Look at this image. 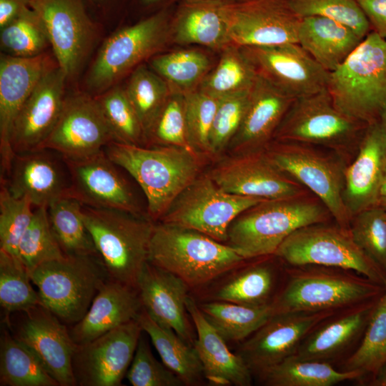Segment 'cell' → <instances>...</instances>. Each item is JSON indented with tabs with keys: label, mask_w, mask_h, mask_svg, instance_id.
Returning a JSON list of instances; mask_svg holds the SVG:
<instances>
[{
	"label": "cell",
	"mask_w": 386,
	"mask_h": 386,
	"mask_svg": "<svg viewBox=\"0 0 386 386\" xmlns=\"http://www.w3.org/2000/svg\"><path fill=\"white\" fill-rule=\"evenodd\" d=\"M372 383V385L377 386H386V362L375 376Z\"/></svg>",
	"instance_id": "cell-56"
},
{
	"label": "cell",
	"mask_w": 386,
	"mask_h": 386,
	"mask_svg": "<svg viewBox=\"0 0 386 386\" xmlns=\"http://www.w3.org/2000/svg\"><path fill=\"white\" fill-rule=\"evenodd\" d=\"M377 204L382 207L386 211V198H380Z\"/></svg>",
	"instance_id": "cell-57"
},
{
	"label": "cell",
	"mask_w": 386,
	"mask_h": 386,
	"mask_svg": "<svg viewBox=\"0 0 386 386\" xmlns=\"http://www.w3.org/2000/svg\"><path fill=\"white\" fill-rule=\"evenodd\" d=\"M187 309L197 332L193 346L205 380L216 386H250L253 375L251 370L239 354L229 350L226 340L206 319L190 295Z\"/></svg>",
	"instance_id": "cell-29"
},
{
	"label": "cell",
	"mask_w": 386,
	"mask_h": 386,
	"mask_svg": "<svg viewBox=\"0 0 386 386\" xmlns=\"http://www.w3.org/2000/svg\"><path fill=\"white\" fill-rule=\"evenodd\" d=\"M231 45L239 47L297 43L302 17L288 0H223Z\"/></svg>",
	"instance_id": "cell-13"
},
{
	"label": "cell",
	"mask_w": 386,
	"mask_h": 386,
	"mask_svg": "<svg viewBox=\"0 0 386 386\" xmlns=\"http://www.w3.org/2000/svg\"><path fill=\"white\" fill-rule=\"evenodd\" d=\"M144 145L173 146L195 152L187 136L184 94L171 91L145 132Z\"/></svg>",
	"instance_id": "cell-47"
},
{
	"label": "cell",
	"mask_w": 386,
	"mask_h": 386,
	"mask_svg": "<svg viewBox=\"0 0 386 386\" xmlns=\"http://www.w3.org/2000/svg\"><path fill=\"white\" fill-rule=\"evenodd\" d=\"M67 79L79 73L94 39V26L78 0H29Z\"/></svg>",
	"instance_id": "cell-18"
},
{
	"label": "cell",
	"mask_w": 386,
	"mask_h": 386,
	"mask_svg": "<svg viewBox=\"0 0 386 386\" xmlns=\"http://www.w3.org/2000/svg\"><path fill=\"white\" fill-rule=\"evenodd\" d=\"M224 281L212 295V300L246 306L270 304L276 283V273L267 262L248 265Z\"/></svg>",
	"instance_id": "cell-36"
},
{
	"label": "cell",
	"mask_w": 386,
	"mask_h": 386,
	"mask_svg": "<svg viewBox=\"0 0 386 386\" xmlns=\"http://www.w3.org/2000/svg\"><path fill=\"white\" fill-rule=\"evenodd\" d=\"M353 29L334 19L302 17L297 43L324 69H337L363 40Z\"/></svg>",
	"instance_id": "cell-32"
},
{
	"label": "cell",
	"mask_w": 386,
	"mask_h": 386,
	"mask_svg": "<svg viewBox=\"0 0 386 386\" xmlns=\"http://www.w3.org/2000/svg\"><path fill=\"white\" fill-rule=\"evenodd\" d=\"M0 45L4 53L17 57L35 56L50 46L40 19L26 6L1 29Z\"/></svg>",
	"instance_id": "cell-45"
},
{
	"label": "cell",
	"mask_w": 386,
	"mask_h": 386,
	"mask_svg": "<svg viewBox=\"0 0 386 386\" xmlns=\"http://www.w3.org/2000/svg\"><path fill=\"white\" fill-rule=\"evenodd\" d=\"M207 172L223 190L237 195L275 199L309 194L279 169L264 150L232 154Z\"/></svg>",
	"instance_id": "cell-17"
},
{
	"label": "cell",
	"mask_w": 386,
	"mask_h": 386,
	"mask_svg": "<svg viewBox=\"0 0 386 386\" xmlns=\"http://www.w3.org/2000/svg\"><path fill=\"white\" fill-rule=\"evenodd\" d=\"M230 1H244V0H230Z\"/></svg>",
	"instance_id": "cell-60"
},
{
	"label": "cell",
	"mask_w": 386,
	"mask_h": 386,
	"mask_svg": "<svg viewBox=\"0 0 386 386\" xmlns=\"http://www.w3.org/2000/svg\"><path fill=\"white\" fill-rule=\"evenodd\" d=\"M30 273L20 259L0 249V305L9 315L40 305Z\"/></svg>",
	"instance_id": "cell-43"
},
{
	"label": "cell",
	"mask_w": 386,
	"mask_h": 386,
	"mask_svg": "<svg viewBox=\"0 0 386 386\" xmlns=\"http://www.w3.org/2000/svg\"><path fill=\"white\" fill-rule=\"evenodd\" d=\"M6 317L9 330L41 361L59 386H76L72 359L77 345L69 327L42 305Z\"/></svg>",
	"instance_id": "cell-14"
},
{
	"label": "cell",
	"mask_w": 386,
	"mask_h": 386,
	"mask_svg": "<svg viewBox=\"0 0 386 386\" xmlns=\"http://www.w3.org/2000/svg\"><path fill=\"white\" fill-rule=\"evenodd\" d=\"M81 214L109 277L137 288L155 222L147 216L83 204Z\"/></svg>",
	"instance_id": "cell-6"
},
{
	"label": "cell",
	"mask_w": 386,
	"mask_h": 386,
	"mask_svg": "<svg viewBox=\"0 0 386 386\" xmlns=\"http://www.w3.org/2000/svg\"><path fill=\"white\" fill-rule=\"evenodd\" d=\"M81 208L82 204L70 196L51 203L47 213L51 229L65 255L99 257L84 224Z\"/></svg>",
	"instance_id": "cell-38"
},
{
	"label": "cell",
	"mask_w": 386,
	"mask_h": 386,
	"mask_svg": "<svg viewBox=\"0 0 386 386\" xmlns=\"http://www.w3.org/2000/svg\"><path fill=\"white\" fill-rule=\"evenodd\" d=\"M263 200L227 192L203 172L175 199L159 222L192 229L226 243L232 221Z\"/></svg>",
	"instance_id": "cell-12"
},
{
	"label": "cell",
	"mask_w": 386,
	"mask_h": 386,
	"mask_svg": "<svg viewBox=\"0 0 386 386\" xmlns=\"http://www.w3.org/2000/svg\"><path fill=\"white\" fill-rule=\"evenodd\" d=\"M234 248L197 230L155 223L148 262L182 279L190 288L209 284L244 263Z\"/></svg>",
	"instance_id": "cell-2"
},
{
	"label": "cell",
	"mask_w": 386,
	"mask_h": 386,
	"mask_svg": "<svg viewBox=\"0 0 386 386\" xmlns=\"http://www.w3.org/2000/svg\"><path fill=\"white\" fill-rule=\"evenodd\" d=\"M300 17L319 16L340 21L365 39L371 32L370 24L357 0H288Z\"/></svg>",
	"instance_id": "cell-52"
},
{
	"label": "cell",
	"mask_w": 386,
	"mask_h": 386,
	"mask_svg": "<svg viewBox=\"0 0 386 386\" xmlns=\"http://www.w3.org/2000/svg\"><path fill=\"white\" fill-rule=\"evenodd\" d=\"M371 31L386 39V0H357Z\"/></svg>",
	"instance_id": "cell-54"
},
{
	"label": "cell",
	"mask_w": 386,
	"mask_h": 386,
	"mask_svg": "<svg viewBox=\"0 0 386 386\" xmlns=\"http://www.w3.org/2000/svg\"><path fill=\"white\" fill-rule=\"evenodd\" d=\"M350 234L386 276V211L375 204L352 217Z\"/></svg>",
	"instance_id": "cell-48"
},
{
	"label": "cell",
	"mask_w": 386,
	"mask_h": 386,
	"mask_svg": "<svg viewBox=\"0 0 386 386\" xmlns=\"http://www.w3.org/2000/svg\"><path fill=\"white\" fill-rule=\"evenodd\" d=\"M17 256L29 273L44 262L65 256L51 229L46 207L34 209L19 244Z\"/></svg>",
	"instance_id": "cell-46"
},
{
	"label": "cell",
	"mask_w": 386,
	"mask_h": 386,
	"mask_svg": "<svg viewBox=\"0 0 386 386\" xmlns=\"http://www.w3.org/2000/svg\"><path fill=\"white\" fill-rule=\"evenodd\" d=\"M386 362V282L378 297L358 348L345 361L341 371L376 375Z\"/></svg>",
	"instance_id": "cell-41"
},
{
	"label": "cell",
	"mask_w": 386,
	"mask_h": 386,
	"mask_svg": "<svg viewBox=\"0 0 386 386\" xmlns=\"http://www.w3.org/2000/svg\"><path fill=\"white\" fill-rule=\"evenodd\" d=\"M126 377L133 386H182V380L153 355L148 340L141 336Z\"/></svg>",
	"instance_id": "cell-53"
},
{
	"label": "cell",
	"mask_w": 386,
	"mask_h": 386,
	"mask_svg": "<svg viewBox=\"0 0 386 386\" xmlns=\"http://www.w3.org/2000/svg\"><path fill=\"white\" fill-rule=\"evenodd\" d=\"M294 99L257 75L242 123L227 148L231 154L264 150Z\"/></svg>",
	"instance_id": "cell-27"
},
{
	"label": "cell",
	"mask_w": 386,
	"mask_h": 386,
	"mask_svg": "<svg viewBox=\"0 0 386 386\" xmlns=\"http://www.w3.org/2000/svg\"><path fill=\"white\" fill-rule=\"evenodd\" d=\"M142 2L145 4H154L157 1H159L160 0H142Z\"/></svg>",
	"instance_id": "cell-59"
},
{
	"label": "cell",
	"mask_w": 386,
	"mask_h": 386,
	"mask_svg": "<svg viewBox=\"0 0 386 386\" xmlns=\"http://www.w3.org/2000/svg\"><path fill=\"white\" fill-rule=\"evenodd\" d=\"M271 162L317 197L336 224L350 231L352 219L343 200L344 157L307 144L273 140L264 149Z\"/></svg>",
	"instance_id": "cell-8"
},
{
	"label": "cell",
	"mask_w": 386,
	"mask_h": 386,
	"mask_svg": "<svg viewBox=\"0 0 386 386\" xmlns=\"http://www.w3.org/2000/svg\"><path fill=\"white\" fill-rule=\"evenodd\" d=\"M250 91L236 92L219 99L209 135L212 158L220 156L236 134L246 111Z\"/></svg>",
	"instance_id": "cell-51"
},
{
	"label": "cell",
	"mask_w": 386,
	"mask_h": 386,
	"mask_svg": "<svg viewBox=\"0 0 386 386\" xmlns=\"http://www.w3.org/2000/svg\"><path fill=\"white\" fill-rule=\"evenodd\" d=\"M30 276L41 305L66 325L83 318L109 278L99 257L82 255H65L44 262Z\"/></svg>",
	"instance_id": "cell-7"
},
{
	"label": "cell",
	"mask_w": 386,
	"mask_h": 386,
	"mask_svg": "<svg viewBox=\"0 0 386 386\" xmlns=\"http://www.w3.org/2000/svg\"><path fill=\"white\" fill-rule=\"evenodd\" d=\"M64 161L71 181L69 196L83 205L148 217L120 171L122 167L104 150L85 158Z\"/></svg>",
	"instance_id": "cell-19"
},
{
	"label": "cell",
	"mask_w": 386,
	"mask_h": 386,
	"mask_svg": "<svg viewBox=\"0 0 386 386\" xmlns=\"http://www.w3.org/2000/svg\"><path fill=\"white\" fill-rule=\"evenodd\" d=\"M1 184L14 197L28 199L36 208L47 207L69 196L71 181L64 158L54 151L41 149L15 154Z\"/></svg>",
	"instance_id": "cell-23"
},
{
	"label": "cell",
	"mask_w": 386,
	"mask_h": 386,
	"mask_svg": "<svg viewBox=\"0 0 386 386\" xmlns=\"http://www.w3.org/2000/svg\"><path fill=\"white\" fill-rule=\"evenodd\" d=\"M137 320L143 332L151 339L162 362L184 385H198L205 379L202 363L193 345L172 329L154 320L144 308Z\"/></svg>",
	"instance_id": "cell-33"
},
{
	"label": "cell",
	"mask_w": 386,
	"mask_h": 386,
	"mask_svg": "<svg viewBox=\"0 0 386 386\" xmlns=\"http://www.w3.org/2000/svg\"><path fill=\"white\" fill-rule=\"evenodd\" d=\"M1 386H59L38 357L4 327L0 338Z\"/></svg>",
	"instance_id": "cell-35"
},
{
	"label": "cell",
	"mask_w": 386,
	"mask_h": 386,
	"mask_svg": "<svg viewBox=\"0 0 386 386\" xmlns=\"http://www.w3.org/2000/svg\"><path fill=\"white\" fill-rule=\"evenodd\" d=\"M25 0H0V28L14 19L23 10Z\"/></svg>",
	"instance_id": "cell-55"
},
{
	"label": "cell",
	"mask_w": 386,
	"mask_h": 386,
	"mask_svg": "<svg viewBox=\"0 0 386 386\" xmlns=\"http://www.w3.org/2000/svg\"><path fill=\"white\" fill-rule=\"evenodd\" d=\"M150 66L169 85L172 91L187 93L198 88L210 71L209 56L197 49H182L157 54Z\"/></svg>",
	"instance_id": "cell-39"
},
{
	"label": "cell",
	"mask_w": 386,
	"mask_h": 386,
	"mask_svg": "<svg viewBox=\"0 0 386 386\" xmlns=\"http://www.w3.org/2000/svg\"><path fill=\"white\" fill-rule=\"evenodd\" d=\"M144 134L160 111L171 90L154 70L139 65L130 74L124 89Z\"/></svg>",
	"instance_id": "cell-42"
},
{
	"label": "cell",
	"mask_w": 386,
	"mask_h": 386,
	"mask_svg": "<svg viewBox=\"0 0 386 386\" xmlns=\"http://www.w3.org/2000/svg\"><path fill=\"white\" fill-rule=\"evenodd\" d=\"M327 90L335 107L370 125L386 107V39L371 31L335 70Z\"/></svg>",
	"instance_id": "cell-5"
},
{
	"label": "cell",
	"mask_w": 386,
	"mask_h": 386,
	"mask_svg": "<svg viewBox=\"0 0 386 386\" xmlns=\"http://www.w3.org/2000/svg\"><path fill=\"white\" fill-rule=\"evenodd\" d=\"M222 51L216 66L206 75L197 89L218 99L251 89L257 74L241 48L230 45Z\"/></svg>",
	"instance_id": "cell-40"
},
{
	"label": "cell",
	"mask_w": 386,
	"mask_h": 386,
	"mask_svg": "<svg viewBox=\"0 0 386 386\" xmlns=\"http://www.w3.org/2000/svg\"><path fill=\"white\" fill-rule=\"evenodd\" d=\"M257 375L267 386H332L362 377L357 371L337 370L327 362L302 360L294 355Z\"/></svg>",
	"instance_id": "cell-34"
},
{
	"label": "cell",
	"mask_w": 386,
	"mask_h": 386,
	"mask_svg": "<svg viewBox=\"0 0 386 386\" xmlns=\"http://www.w3.org/2000/svg\"><path fill=\"white\" fill-rule=\"evenodd\" d=\"M66 80L57 64L39 81L14 122L11 134L14 154L38 149L49 136L64 105Z\"/></svg>",
	"instance_id": "cell-24"
},
{
	"label": "cell",
	"mask_w": 386,
	"mask_h": 386,
	"mask_svg": "<svg viewBox=\"0 0 386 386\" xmlns=\"http://www.w3.org/2000/svg\"><path fill=\"white\" fill-rule=\"evenodd\" d=\"M223 0H182L171 20V43L214 50L231 45Z\"/></svg>",
	"instance_id": "cell-31"
},
{
	"label": "cell",
	"mask_w": 386,
	"mask_h": 386,
	"mask_svg": "<svg viewBox=\"0 0 386 386\" xmlns=\"http://www.w3.org/2000/svg\"><path fill=\"white\" fill-rule=\"evenodd\" d=\"M142 332L138 320H134L77 345L72 359L76 385H122Z\"/></svg>",
	"instance_id": "cell-16"
},
{
	"label": "cell",
	"mask_w": 386,
	"mask_h": 386,
	"mask_svg": "<svg viewBox=\"0 0 386 386\" xmlns=\"http://www.w3.org/2000/svg\"><path fill=\"white\" fill-rule=\"evenodd\" d=\"M348 271L317 265L289 268L284 286L271 302L274 315L337 312L381 295L385 286Z\"/></svg>",
	"instance_id": "cell-4"
},
{
	"label": "cell",
	"mask_w": 386,
	"mask_h": 386,
	"mask_svg": "<svg viewBox=\"0 0 386 386\" xmlns=\"http://www.w3.org/2000/svg\"><path fill=\"white\" fill-rule=\"evenodd\" d=\"M26 198L16 197L1 184L0 249L17 257L20 240L32 219L34 209Z\"/></svg>",
	"instance_id": "cell-50"
},
{
	"label": "cell",
	"mask_w": 386,
	"mask_h": 386,
	"mask_svg": "<svg viewBox=\"0 0 386 386\" xmlns=\"http://www.w3.org/2000/svg\"><path fill=\"white\" fill-rule=\"evenodd\" d=\"M330 217L322 202L309 194L265 199L232 221L226 244L246 259L274 255L295 231L307 225L325 223Z\"/></svg>",
	"instance_id": "cell-3"
},
{
	"label": "cell",
	"mask_w": 386,
	"mask_h": 386,
	"mask_svg": "<svg viewBox=\"0 0 386 386\" xmlns=\"http://www.w3.org/2000/svg\"><path fill=\"white\" fill-rule=\"evenodd\" d=\"M274 256L290 267L317 265L355 271L385 286L386 276L352 239L350 231L317 223L302 227L287 237Z\"/></svg>",
	"instance_id": "cell-11"
},
{
	"label": "cell",
	"mask_w": 386,
	"mask_h": 386,
	"mask_svg": "<svg viewBox=\"0 0 386 386\" xmlns=\"http://www.w3.org/2000/svg\"><path fill=\"white\" fill-rule=\"evenodd\" d=\"M336 312L274 314L244 340L237 354L257 375L293 355L310 332Z\"/></svg>",
	"instance_id": "cell-22"
},
{
	"label": "cell",
	"mask_w": 386,
	"mask_h": 386,
	"mask_svg": "<svg viewBox=\"0 0 386 386\" xmlns=\"http://www.w3.org/2000/svg\"><path fill=\"white\" fill-rule=\"evenodd\" d=\"M198 306L226 342L246 340L274 315L271 303L252 307L212 300Z\"/></svg>",
	"instance_id": "cell-37"
},
{
	"label": "cell",
	"mask_w": 386,
	"mask_h": 386,
	"mask_svg": "<svg viewBox=\"0 0 386 386\" xmlns=\"http://www.w3.org/2000/svg\"><path fill=\"white\" fill-rule=\"evenodd\" d=\"M170 24L169 14L163 10L109 36L86 75L89 91L103 93L157 55L171 42Z\"/></svg>",
	"instance_id": "cell-10"
},
{
	"label": "cell",
	"mask_w": 386,
	"mask_h": 386,
	"mask_svg": "<svg viewBox=\"0 0 386 386\" xmlns=\"http://www.w3.org/2000/svg\"><path fill=\"white\" fill-rule=\"evenodd\" d=\"M367 126L341 112L326 89L294 99L274 140L317 146L345 157L357 151Z\"/></svg>",
	"instance_id": "cell-9"
},
{
	"label": "cell",
	"mask_w": 386,
	"mask_h": 386,
	"mask_svg": "<svg viewBox=\"0 0 386 386\" xmlns=\"http://www.w3.org/2000/svg\"><path fill=\"white\" fill-rule=\"evenodd\" d=\"M385 178L386 127L379 121L367 127L345 170L343 200L352 218L377 204Z\"/></svg>",
	"instance_id": "cell-25"
},
{
	"label": "cell",
	"mask_w": 386,
	"mask_h": 386,
	"mask_svg": "<svg viewBox=\"0 0 386 386\" xmlns=\"http://www.w3.org/2000/svg\"><path fill=\"white\" fill-rule=\"evenodd\" d=\"M383 124L384 126L386 127V107L385 109H384L382 115H381V117H380V120Z\"/></svg>",
	"instance_id": "cell-58"
},
{
	"label": "cell",
	"mask_w": 386,
	"mask_h": 386,
	"mask_svg": "<svg viewBox=\"0 0 386 386\" xmlns=\"http://www.w3.org/2000/svg\"><path fill=\"white\" fill-rule=\"evenodd\" d=\"M94 96L115 142L144 145L142 125L124 89L115 85Z\"/></svg>",
	"instance_id": "cell-44"
},
{
	"label": "cell",
	"mask_w": 386,
	"mask_h": 386,
	"mask_svg": "<svg viewBox=\"0 0 386 386\" xmlns=\"http://www.w3.org/2000/svg\"><path fill=\"white\" fill-rule=\"evenodd\" d=\"M137 289L143 308L149 315L193 345L195 338L187 309L190 290L187 284L175 274L147 262L139 276Z\"/></svg>",
	"instance_id": "cell-26"
},
{
	"label": "cell",
	"mask_w": 386,
	"mask_h": 386,
	"mask_svg": "<svg viewBox=\"0 0 386 386\" xmlns=\"http://www.w3.org/2000/svg\"><path fill=\"white\" fill-rule=\"evenodd\" d=\"M143 306L137 289L110 278L94 297L83 318L69 327L77 345L86 344L110 330L137 320Z\"/></svg>",
	"instance_id": "cell-28"
},
{
	"label": "cell",
	"mask_w": 386,
	"mask_h": 386,
	"mask_svg": "<svg viewBox=\"0 0 386 386\" xmlns=\"http://www.w3.org/2000/svg\"><path fill=\"white\" fill-rule=\"evenodd\" d=\"M104 151L137 182L148 217L159 221L175 199L202 173L205 157L173 146L129 145L115 142Z\"/></svg>",
	"instance_id": "cell-1"
},
{
	"label": "cell",
	"mask_w": 386,
	"mask_h": 386,
	"mask_svg": "<svg viewBox=\"0 0 386 386\" xmlns=\"http://www.w3.org/2000/svg\"><path fill=\"white\" fill-rule=\"evenodd\" d=\"M184 94L189 142L196 152L210 159L209 135L219 99L199 89Z\"/></svg>",
	"instance_id": "cell-49"
},
{
	"label": "cell",
	"mask_w": 386,
	"mask_h": 386,
	"mask_svg": "<svg viewBox=\"0 0 386 386\" xmlns=\"http://www.w3.org/2000/svg\"><path fill=\"white\" fill-rule=\"evenodd\" d=\"M377 299L347 308L339 315L335 313L319 323L293 355L302 360L327 362L337 357L365 330Z\"/></svg>",
	"instance_id": "cell-30"
},
{
	"label": "cell",
	"mask_w": 386,
	"mask_h": 386,
	"mask_svg": "<svg viewBox=\"0 0 386 386\" xmlns=\"http://www.w3.org/2000/svg\"><path fill=\"white\" fill-rule=\"evenodd\" d=\"M57 64L53 53L46 51L31 57L1 54V179L6 177L15 155L11 147V134L16 118L43 76Z\"/></svg>",
	"instance_id": "cell-21"
},
{
	"label": "cell",
	"mask_w": 386,
	"mask_h": 386,
	"mask_svg": "<svg viewBox=\"0 0 386 386\" xmlns=\"http://www.w3.org/2000/svg\"><path fill=\"white\" fill-rule=\"evenodd\" d=\"M240 48L258 76L293 99L327 89L330 72L298 43Z\"/></svg>",
	"instance_id": "cell-15"
},
{
	"label": "cell",
	"mask_w": 386,
	"mask_h": 386,
	"mask_svg": "<svg viewBox=\"0 0 386 386\" xmlns=\"http://www.w3.org/2000/svg\"><path fill=\"white\" fill-rule=\"evenodd\" d=\"M113 142L95 96L77 93L66 97L57 123L38 149H50L74 160L95 154Z\"/></svg>",
	"instance_id": "cell-20"
}]
</instances>
